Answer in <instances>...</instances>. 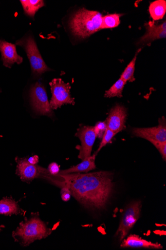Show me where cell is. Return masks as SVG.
<instances>
[{
	"label": "cell",
	"instance_id": "6da1fadb",
	"mask_svg": "<svg viewBox=\"0 0 166 250\" xmlns=\"http://www.w3.org/2000/svg\"><path fill=\"white\" fill-rule=\"evenodd\" d=\"M42 177L60 188H68L75 199L91 210L105 208L114 187L113 174L109 171L55 175L48 171Z\"/></svg>",
	"mask_w": 166,
	"mask_h": 250
},
{
	"label": "cell",
	"instance_id": "7a4b0ae2",
	"mask_svg": "<svg viewBox=\"0 0 166 250\" xmlns=\"http://www.w3.org/2000/svg\"><path fill=\"white\" fill-rule=\"evenodd\" d=\"M102 18L98 12L83 8L71 19L70 27L74 35L85 38L101 30Z\"/></svg>",
	"mask_w": 166,
	"mask_h": 250
},
{
	"label": "cell",
	"instance_id": "3957f363",
	"mask_svg": "<svg viewBox=\"0 0 166 250\" xmlns=\"http://www.w3.org/2000/svg\"><path fill=\"white\" fill-rule=\"evenodd\" d=\"M52 231L38 217H34L20 223L13 236L23 246H29L37 240L45 238Z\"/></svg>",
	"mask_w": 166,
	"mask_h": 250
},
{
	"label": "cell",
	"instance_id": "277c9868",
	"mask_svg": "<svg viewBox=\"0 0 166 250\" xmlns=\"http://www.w3.org/2000/svg\"><path fill=\"white\" fill-rule=\"evenodd\" d=\"M16 44L25 49L34 74L40 75L51 70L42 58L34 39L31 37L16 42Z\"/></svg>",
	"mask_w": 166,
	"mask_h": 250
},
{
	"label": "cell",
	"instance_id": "5b68a950",
	"mask_svg": "<svg viewBox=\"0 0 166 250\" xmlns=\"http://www.w3.org/2000/svg\"><path fill=\"white\" fill-rule=\"evenodd\" d=\"M141 202L134 201L128 206L121 220L115 236L122 241L138 220L141 210Z\"/></svg>",
	"mask_w": 166,
	"mask_h": 250
},
{
	"label": "cell",
	"instance_id": "8992f818",
	"mask_svg": "<svg viewBox=\"0 0 166 250\" xmlns=\"http://www.w3.org/2000/svg\"><path fill=\"white\" fill-rule=\"evenodd\" d=\"M52 97L50 105L52 109H57L65 104H75L74 99L71 98L69 83H65L61 79H55L50 83Z\"/></svg>",
	"mask_w": 166,
	"mask_h": 250
},
{
	"label": "cell",
	"instance_id": "52a82bcc",
	"mask_svg": "<svg viewBox=\"0 0 166 250\" xmlns=\"http://www.w3.org/2000/svg\"><path fill=\"white\" fill-rule=\"evenodd\" d=\"M30 95L33 107L37 113L49 117L53 116V109L46 90L41 83H37L32 86Z\"/></svg>",
	"mask_w": 166,
	"mask_h": 250
},
{
	"label": "cell",
	"instance_id": "ba28073f",
	"mask_svg": "<svg viewBox=\"0 0 166 250\" xmlns=\"http://www.w3.org/2000/svg\"><path fill=\"white\" fill-rule=\"evenodd\" d=\"M75 136L79 139L81 145L76 148L79 150L78 158L83 161L91 156L92 150L97 136L93 126H83L77 130Z\"/></svg>",
	"mask_w": 166,
	"mask_h": 250
},
{
	"label": "cell",
	"instance_id": "9c48e42d",
	"mask_svg": "<svg viewBox=\"0 0 166 250\" xmlns=\"http://www.w3.org/2000/svg\"><path fill=\"white\" fill-rule=\"evenodd\" d=\"M132 134L137 137L153 142H166V126L164 117L159 120V125L149 128H134Z\"/></svg>",
	"mask_w": 166,
	"mask_h": 250
},
{
	"label": "cell",
	"instance_id": "30bf717a",
	"mask_svg": "<svg viewBox=\"0 0 166 250\" xmlns=\"http://www.w3.org/2000/svg\"><path fill=\"white\" fill-rule=\"evenodd\" d=\"M16 173L22 181H32L35 179L42 177L48 172L47 169L37 165L31 164L27 158L20 159L18 162Z\"/></svg>",
	"mask_w": 166,
	"mask_h": 250
},
{
	"label": "cell",
	"instance_id": "8fae6325",
	"mask_svg": "<svg viewBox=\"0 0 166 250\" xmlns=\"http://www.w3.org/2000/svg\"><path fill=\"white\" fill-rule=\"evenodd\" d=\"M127 110L123 106L117 105L111 109L105 121L107 127L116 134L125 128Z\"/></svg>",
	"mask_w": 166,
	"mask_h": 250
},
{
	"label": "cell",
	"instance_id": "7c38bea8",
	"mask_svg": "<svg viewBox=\"0 0 166 250\" xmlns=\"http://www.w3.org/2000/svg\"><path fill=\"white\" fill-rule=\"evenodd\" d=\"M0 52L2 55L3 65L11 68L15 63L20 64L23 59L17 52L16 45L5 41L0 40Z\"/></svg>",
	"mask_w": 166,
	"mask_h": 250
},
{
	"label": "cell",
	"instance_id": "4fadbf2b",
	"mask_svg": "<svg viewBox=\"0 0 166 250\" xmlns=\"http://www.w3.org/2000/svg\"><path fill=\"white\" fill-rule=\"evenodd\" d=\"M146 27L147 33L140 39L139 43H148L155 40L166 38V21L160 25H156L154 21H150L146 25Z\"/></svg>",
	"mask_w": 166,
	"mask_h": 250
},
{
	"label": "cell",
	"instance_id": "5bb4252c",
	"mask_svg": "<svg viewBox=\"0 0 166 250\" xmlns=\"http://www.w3.org/2000/svg\"><path fill=\"white\" fill-rule=\"evenodd\" d=\"M121 247L123 248H145L150 249H162L163 246L158 243H153L141 238L137 235H130L122 241Z\"/></svg>",
	"mask_w": 166,
	"mask_h": 250
},
{
	"label": "cell",
	"instance_id": "9a60e30c",
	"mask_svg": "<svg viewBox=\"0 0 166 250\" xmlns=\"http://www.w3.org/2000/svg\"><path fill=\"white\" fill-rule=\"evenodd\" d=\"M96 156L97 155L94 153L92 155L82 161L80 164L69 169L60 171L58 174L87 173L94 170L96 168L95 164Z\"/></svg>",
	"mask_w": 166,
	"mask_h": 250
},
{
	"label": "cell",
	"instance_id": "2e32d148",
	"mask_svg": "<svg viewBox=\"0 0 166 250\" xmlns=\"http://www.w3.org/2000/svg\"><path fill=\"white\" fill-rule=\"evenodd\" d=\"M20 213V208L15 200L4 198L0 200V215L11 216Z\"/></svg>",
	"mask_w": 166,
	"mask_h": 250
},
{
	"label": "cell",
	"instance_id": "e0dca14e",
	"mask_svg": "<svg viewBox=\"0 0 166 250\" xmlns=\"http://www.w3.org/2000/svg\"><path fill=\"white\" fill-rule=\"evenodd\" d=\"M20 2L25 13L32 18H34L36 12L44 6L42 0H21Z\"/></svg>",
	"mask_w": 166,
	"mask_h": 250
},
{
	"label": "cell",
	"instance_id": "ac0fdd59",
	"mask_svg": "<svg viewBox=\"0 0 166 250\" xmlns=\"http://www.w3.org/2000/svg\"><path fill=\"white\" fill-rule=\"evenodd\" d=\"M166 12V2L165 0H158L152 2L149 6L151 17L154 21L162 19Z\"/></svg>",
	"mask_w": 166,
	"mask_h": 250
},
{
	"label": "cell",
	"instance_id": "d6986e66",
	"mask_svg": "<svg viewBox=\"0 0 166 250\" xmlns=\"http://www.w3.org/2000/svg\"><path fill=\"white\" fill-rule=\"evenodd\" d=\"M122 15L118 14H113L103 17L101 30L112 29L117 27L120 24V18Z\"/></svg>",
	"mask_w": 166,
	"mask_h": 250
},
{
	"label": "cell",
	"instance_id": "ffe728a7",
	"mask_svg": "<svg viewBox=\"0 0 166 250\" xmlns=\"http://www.w3.org/2000/svg\"><path fill=\"white\" fill-rule=\"evenodd\" d=\"M126 83L121 78L118 80L108 90L106 91L105 97L108 98L117 97L122 98V92Z\"/></svg>",
	"mask_w": 166,
	"mask_h": 250
},
{
	"label": "cell",
	"instance_id": "44dd1931",
	"mask_svg": "<svg viewBox=\"0 0 166 250\" xmlns=\"http://www.w3.org/2000/svg\"><path fill=\"white\" fill-rule=\"evenodd\" d=\"M140 50L138 51L135 54L134 58L128 64L126 69L123 73L121 76V79L124 81L126 83L127 82H133L135 80L134 78V73L135 71V63L137 59V56Z\"/></svg>",
	"mask_w": 166,
	"mask_h": 250
},
{
	"label": "cell",
	"instance_id": "7402d4cb",
	"mask_svg": "<svg viewBox=\"0 0 166 250\" xmlns=\"http://www.w3.org/2000/svg\"><path fill=\"white\" fill-rule=\"evenodd\" d=\"M116 134L111 129L107 128L102 138V141L99 146L97 151L94 154L97 155L99 152L109 144Z\"/></svg>",
	"mask_w": 166,
	"mask_h": 250
},
{
	"label": "cell",
	"instance_id": "603a6c76",
	"mask_svg": "<svg viewBox=\"0 0 166 250\" xmlns=\"http://www.w3.org/2000/svg\"><path fill=\"white\" fill-rule=\"evenodd\" d=\"M107 128L105 122H98L95 126H93L94 131L96 134L97 138H102Z\"/></svg>",
	"mask_w": 166,
	"mask_h": 250
},
{
	"label": "cell",
	"instance_id": "cb8c5ba5",
	"mask_svg": "<svg viewBox=\"0 0 166 250\" xmlns=\"http://www.w3.org/2000/svg\"><path fill=\"white\" fill-rule=\"evenodd\" d=\"M151 143L158 149L165 162L166 160V142H153Z\"/></svg>",
	"mask_w": 166,
	"mask_h": 250
},
{
	"label": "cell",
	"instance_id": "d4e9b609",
	"mask_svg": "<svg viewBox=\"0 0 166 250\" xmlns=\"http://www.w3.org/2000/svg\"><path fill=\"white\" fill-rule=\"evenodd\" d=\"M60 194L61 198L64 202L69 201L72 196L70 190L66 187L61 188Z\"/></svg>",
	"mask_w": 166,
	"mask_h": 250
},
{
	"label": "cell",
	"instance_id": "484cf974",
	"mask_svg": "<svg viewBox=\"0 0 166 250\" xmlns=\"http://www.w3.org/2000/svg\"><path fill=\"white\" fill-rule=\"evenodd\" d=\"M47 170H48L49 173L52 175L58 174L60 171V167L55 163L51 164Z\"/></svg>",
	"mask_w": 166,
	"mask_h": 250
},
{
	"label": "cell",
	"instance_id": "4316f807",
	"mask_svg": "<svg viewBox=\"0 0 166 250\" xmlns=\"http://www.w3.org/2000/svg\"><path fill=\"white\" fill-rule=\"evenodd\" d=\"M28 161L31 164L36 165L38 162V157L36 155L34 156L30 157Z\"/></svg>",
	"mask_w": 166,
	"mask_h": 250
}]
</instances>
